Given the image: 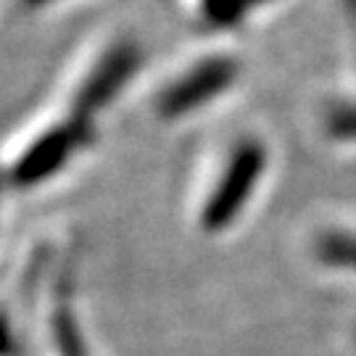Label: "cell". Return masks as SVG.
Returning a JSON list of instances; mask_svg holds the SVG:
<instances>
[{
  "mask_svg": "<svg viewBox=\"0 0 356 356\" xmlns=\"http://www.w3.org/2000/svg\"><path fill=\"white\" fill-rule=\"evenodd\" d=\"M13 348V338H11V330H8V325L0 319V356H8Z\"/></svg>",
  "mask_w": 356,
  "mask_h": 356,
  "instance_id": "6",
  "label": "cell"
},
{
  "mask_svg": "<svg viewBox=\"0 0 356 356\" xmlns=\"http://www.w3.org/2000/svg\"><path fill=\"white\" fill-rule=\"evenodd\" d=\"M267 164V153L256 143H243L238 151L232 153L225 175L214 188L209 204L204 209L206 229H222L238 216L241 206L248 204L251 193L256 191L259 175Z\"/></svg>",
  "mask_w": 356,
  "mask_h": 356,
  "instance_id": "1",
  "label": "cell"
},
{
  "mask_svg": "<svg viewBox=\"0 0 356 356\" xmlns=\"http://www.w3.org/2000/svg\"><path fill=\"white\" fill-rule=\"evenodd\" d=\"M319 256L335 267L356 269V235H327L319 243Z\"/></svg>",
  "mask_w": 356,
  "mask_h": 356,
  "instance_id": "5",
  "label": "cell"
},
{
  "mask_svg": "<svg viewBox=\"0 0 356 356\" xmlns=\"http://www.w3.org/2000/svg\"><path fill=\"white\" fill-rule=\"evenodd\" d=\"M235 76V64L232 61H206L195 66L191 74L177 79L175 85H169L161 95V111L166 116H179L191 111L201 103L211 101L219 95V90H225Z\"/></svg>",
  "mask_w": 356,
  "mask_h": 356,
  "instance_id": "3",
  "label": "cell"
},
{
  "mask_svg": "<svg viewBox=\"0 0 356 356\" xmlns=\"http://www.w3.org/2000/svg\"><path fill=\"white\" fill-rule=\"evenodd\" d=\"M135 61H138L135 48H127V45L124 48H114L101 61V66L90 74L88 82H85V88L79 92V108L88 111V108L103 106L116 90L127 82V76L135 69Z\"/></svg>",
  "mask_w": 356,
  "mask_h": 356,
  "instance_id": "4",
  "label": "cell"
},
{
  "mask_svg": "<svg viewBox=\"0 0 356 356\" xmlns=\"http://www.w3.org/2000/svg\"><path fill=\"white\" fill-rule=\"evenodd\" d=\"M88 129L82 124H69V127H56L45 135H40L24 151V156L16 161L11 172V179L16 185H38L48 179L53 172H58L69 153L76 151V145L85 140Z\"/></svg>",
  "mask_w": 356,
  "mask_h": 356,
  "instance_id": "2",
  "label": "cell"
}]
</instances>
